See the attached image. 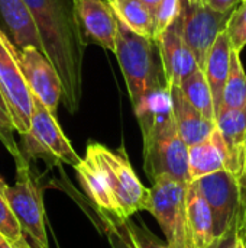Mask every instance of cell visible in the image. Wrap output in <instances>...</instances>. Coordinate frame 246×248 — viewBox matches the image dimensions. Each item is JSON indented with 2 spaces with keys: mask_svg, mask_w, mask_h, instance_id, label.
<instances>
[{
  "mask_svg": "<svg viewBox=\"0 0 246 248\" xmlns=\"http://www.w3.org/2000/svg\"><path fill=\"white\" fill-rule=\"evenodd\" d=\"M75 173L97 212L126 221L151 208V189L136 176L123 147L110 150L103 144L88 142Z\"/></svg>",
  "mask_w": 246,
  "mask_h": 248,
  "instance_id": "6da1fadb",
  "label": "cell"
},
{
  "mask_svg": "<svg viewBox=\"0 0 246 248\" xmlns=\"http://www.w3.org/2000/svg\"><path fill=\"white\" fill-rule=\"evenodd\" d=\"M23 1L38 28L42 49L61 77L62 103L75 113L83 96V62L88 45L77 19L75 0Z\"/></svg>",
  "mask_w": 246,
  "mask_h": 248,
  "instance_id": "7a4b0ae2",
  "label": "cell"
},
{
  "mask_svg": "<svg viewBox=\"0 0 246 248\" xmlns=\"http://www.w3.org/2000/svg\"><path fill=\"white\" fill-rule=\"evenodd\" d=\"M142 134L144 170L151 182L171 176L191 183L188 145L181 138L171 110L170 89L164 87L145 99L135 109Z\"/></svg>",
  "mask_w": 246,
  "mask_h": 248,
  "instance_id": "3957f363",
  "label": "cell"
},
{
  "mask_svg": "<svg viewBox=\"0 0 246 248\" xmlns=\"http://www.w3.org/2000/svg\"><path fill=\"white\" fill-rule=\"evenodd\" d=\"M117 17V16H116ZM133 110L152 93L168 87L154 39L141 36L117 19L116 52Z\"/></svg>",
  "mask_w": 246,
  "mask_h": 248,
  "instance_id": "277c9868",
  "label": "cell"
},
{
  "mask_svg": "<svg viewBox=\"0 0 246 248\" xmlns=\"http://www.w3.org/2000/svg\"><path fill=\"white\" fill-rule=\"evenodd\" d=\"M19 148L23 160L28 163L30 160L42 158L49 166L64 163L74 169L81 163V157L75 153L62 132L57 115H54L38 97H35L30 129L20 135Z\"/></svg>",
  "mask_w": 246,
  "mask_h": 248,
  "instance_id": "5b68a950",
  "label": "cell"
},
{
  "mask_svg": "<svg viewBox=\"0 0 246 248\" xmlns=\"http://www.w3.org/2000/svg\"><path fill=\"white\" fill-rule=\"evenodd\" d=\"M187 186L171 176H161L152 182L149 212L171 248H194L187 215Z\"/></svg>",
  "mask_w": 246,
  "mask_h": 248,
  "instance_id": "8992f818",
  "label": "cell"
},
{
  "mask_svg": "<svg viewBox=\"0 0 246 248\" xmlns=\"http://www.w3.org/2000/svg\"><path fill=\"white\" fill-rule=\"evenodd\" d=\"M16 164V182L13 186H9L6 182L3 183L4 196L26 240H30V246L33 248H49L42 190L32 176L28 161L20 160Z\"/></svg>",
  "mask_w": 246,
  "mask_h": 248,
  "instance_id": "52a82bcc",
  "label": "cell"
},
{
  "mask_svg": "<svg viewBox=\"0 0 246 248\" xmlns=\"http://www.w3.org/2000/svg\"><path fill=\"white\" fill-rule=\"evenodd\" d=\"M0 90L9 108L14 131L22 135L30 129L35 97L23 76L17 48L0 26Z\"/></svg>",
  "mask_w": 246,
  "mask_h": 248,
  "instance_id": "ba28073f",
  "label": "cell"
},
{
  "mask_svg": "<svg viewBox=\"0 0 246 248\" xmlns=\"http://www.w3.org/2000/svg\"><path fill=\"white\" fill-rule=\"evenodd\" d=\"M206 198L215 222L216 238L229 231L242 215L246 190L244 185L228 170H220L194 180Z\"/></svg>",
  "mask_w": 246,
  "mask_h": 248,
  "instance_id": "9c48e42d",
  "label": "cell"
},
{
  "mask_svg": "<svg viewBox=\"0 0 246 248\" xmlns=\"http://www.w3.org/2000/svg\"><path fill=\"white\" fill-rule=\"evenodd\" d=\"M232 13L233 12H216L207 4L206 0H183V36L203 71L209 52L217 36L226 31Z\"/></svg>",
  "mask_w": 246,
  "mask_h": 248,
  "instance_id": "30bf717a",
  "label": "cell"
},
{
  "mask_svg": "<svg viewBox=\"0 0 246 248\" xmlns=\"http://www.w3.org/2000/svg\"><path fill=\"white\" fill-rule=\"evenodd\" d=\"M19 62L26 83L35 97H38L54 115L62 102V83L54 64L45 52L35 46L17 49Z\"/></svg>",
  "mask_w": 246,
  "mask_h": 248,
  "instance_id": "8fae6325",
  "label": "cell"
},
{
  "mask_svg": "<svg viewBox=\"0 0 246 248\" xmlns=\"http://www.w3.org/2000/svg\"><path fill=\"white\" fill-rule=\"evenodd\" d=\"M168 89L177 87L199 67L196 57L183 36L181 15L157 41Z\"/></svg>",
  "mask_w": 246,
  "mask_h": 248,
  "instance_id": "7c38bea8",
  "label": "cell"
},
{
  "mask_svg": "<svg viewBox=\"0 0 246 248\" xmlns=\"http://www.w3.org/2000/svg\"><path fill=\"white\" fill-rule=\"evenodd\" d=\"M77 19L87 44L116 52L117 17L106 0H75Z\"/></svg>",
  "mask_w": 246,
  "mask_h": 248,
  "instance_id": "4fadbf2b",
  "label": "cell"
},
{
  "mask_svg": "<svg viewBox=\"0 0 246 248\" xmlns=\"http://www.w3.org/2000/svg\"><path fill=\"white\" fill-rule=\"evenodd\" d=\"M216 125L228 150L226 170L244 185L246 190V108L220 109Z\"/></svg>",
  "mask_w": 246,
  "mask_h": 248,
  "instance_id": "5bb4252c",
  "label": "cell"
},
{
  "mask_svg": "<svg viewBox=\"0 0 246 248\" xmlns=\"http://www.w3.org/2000/svg\"><path fill=\"white\" fill-rule=\"evenodd\" d=\"M170 94L174 122L184 142L191 147L209 138L217 128L216 122L207 119L199 109H196L187 100L178 86L171 87Z\"/></svg>",
  "mask_w": 246,
  "mask_h": 248,
  "instance_id": "9a60e30c",
  "label": "cell"
},
{
  "mask_svg": "<svg viewBox=\"0 0 246 248\" xmlns=\"http://www.w3.org/2000/svg\"><path fill=\"white\" fill-rule=\"evenodd\" d=\"M0 23L17 49L25 46L42 49L38 28L23 0H0Z\"/></svg>",
  "mask_w": 246,
  "mask_h": 248,
  "instance_id": "2e32d148",
  "label": "cell"
},
{
  "mask_svg": "<svg viewBox=\"0 0 246 248\" xmlns=\"http://www.w3.org/2000/svg\"><path fill=\"white\" fill-rule=\"evenodd\" d=\"M228 150L220 131L216 128L204 141L188 147V166L191 182L207 174L226 170Z\"/></svg>",
  "mask_w": 246,
  "mask_h": 248,
  "instance_id": "e0dca14e",
  "label": "cell"
},
{
  "mask_svg": "<svg viewBox=\"0 0 246 248\" xmlns=\"http://www.w3.org/2000/svg\"><path fill=\"white\" fill-rule=\"evenodd\" d=\"M187 215L194 248H209L215 241L212 209L196 182L187 186Z\"/></svg>",
  "mask_w": 246,
  "mask_h": 248,
  "instance_id": "ac0fdd59",
  "label": "cell"
},
{
  "mask_svg": "<svg viewBox=\"0 0 246 248\" xmlns=\"http://www.w3.org/2000/svg\"><path fill=\"white\" fill-rule=\"evenodd\" d=\"M232 51H233V46H232L229 33H228V31H223L217 36L216 42L213 44V46L209 52L206 65H204V74L207 77V81L210 84L213 99H215L216 116L222 106L223 90H225V84H226L229 68H231Z\"/></svg>",
  "mask_w": 246,
  "mask_h": 248,
  "instance_id": "d6986e66",
  "label": "cell"
},
{
  "mask_svg": "<svg viewBox=\"0 0 246 248\" xmlns=\"http://www.w3.org/2000/svg\"><path fill=\"white\" fill-rule=\"evenodd\" d=\"M115 15L135 33L155 41L154 12L142 0H106Z\"/></svg>",
  "mask_w": 246,
  "mask_h": 248,
  "instance_id": "ffe728a7",
  "label": "cell"
},
{
  "mask_svg": "<svg viewBox=\"0 0 246 248\" xmlns=\"http://www.w3.org/2000/svg\"><path fill=\"white\" fill-rule=\"evenodd\" d=\"M178 87L196 109H199L207 119L216 122V106L213 93L202 68H197L194 73L186 77Z\"/></svg>",
  "mask_w": 246,
  "mask_h": 248,
  "instance_id": "44dd1931",
  "label": "cell"
},
{
  "mask_svg": "<svg viewBox=\"0 0 246 248\" xmlns=\"http://www.w3.org/2000/svg\"><path fill=\"white\" fill-rule=\"evenodd\" d=\"M246 108V73L238 51H232L231 68L223 90L220 109H245ZM219 113V112H217Z\"/></svg>",
  "mask_w": 246,
  "mask_h": 248,
  "instance_id": "7402d4cb",
  "label": "cell"
},
{
  "mask_svg": "<svg viewBox=\"0 0 246 248\" xmlns=\"http://www.w3.org/2000/svg\"><path fill=\"white\" fill-rule=\"evenodd\" d=\"M183 12V0H161L154 10L155 22V42L164 32L180 17Z\"/></svg>",
  "mask_w": 246,
  "mask_h": 248,
  "instance_id": "603a6c76",
  "label": "cell"
},
{
  "mask_svg": "<svg viewBox=\"0 0 246 248\" xmlns=\"http://www.w3.org/2000/svg\"><path fill=\"white\" fill-rule=\"evenodd\" d=\"M3 183L4 180L0 177V232L7 237L13 244H20L26 241V237L7 203V199L3 192Z\"/></svg>",
  "mask_w": 246,
  "mask_h": 248,
  "instance_id": "cb8c5ba5",
  "label": "cell"
},
{
  "mask_svg": "<svg viewBox=\"0 0 246 248\" xmlns=\"http://www.w3.org/2000/svg\"><path fill=\"white\" fill-rule=\"evenodd\" d=\"M14 132L16 131L13 126V121H12L9 108L6 105V100H4L3 93L0 90V141L17 163V161L23 160V157H22L19 144L14 140V135H13Z\"/></svg>",
  "mask_w": 246,
  "mask_h": 248,
  "instance_id": "d4e9b609",
  "label": "cell"
},
{
  "mask_svg": "<svg viewBox=\"0 0 246 248\" xmlns=\"http://www.w3.org/2000/svg\"><path fill=\"white\" fill-rule=\"evenodd\" d=\"M125 230L129 235L130 243L135 248H171L168 243L161 241L157 235H154L144 222H135L130 219L123 221Z\"/></svg>",
  "mask_w": 246,
  "mask_h": 248,
  "instance_id": "484cf974",
  "label": "cell"
},
{
  "mask_svg": "<svg viewBox=\"0 0 246 248\" xmlns=\"http://www.w3.org/2000/svg\"><path fill=\"white\" fill-rule=\"evenodd\" d=\"M226 31L233 49L241 52L246 46V3H241L239 7L233 10Z\"/></svg>",
  "mask_w": 246,
  "mask_h": 248,
  "instance_id": "4316f807",
  "label": "cell"
},
{
  "mask_svg": "<svg viewBox=\"0 0 246 248\" xmlns=\"http://www.w3.org/2000/svg\"><path fill=\"white\" fill-rule=\"evenodd\" d=\"M97 214H99L100 219L103 221L104 232L109 238L112 248H135L129 240V235L125 230L123 221L112 218L107 214H101V212H97Z\"/></svg>",
  "mask_w": 246,
  "mask_h": 248,
  "instance_id": "83f0119b",
  "label": "cell"
},
{
  "mask_svg": "<svg viewBox=\"0 0 246 248\" xmlns=\"http://www.w3.org/2000/svg\"><path fill=\"white\" fill-rule=\"evenodd\" d=\"M239 228H241V219L229 231H226L223 235L215 238V241L212 243V246L209 248H236V240H238Z\"/></svg>",
  "mask_w": 246,
  "mask_h": 248,
  "instance_id": "f1b7e54d",
  "label": "cell"
},
{
  "mask_svg": "<svg viewBox=\"0 0 246 248\" xmlns=\"http://www.w3.org/2000/svg\"><path fill=\"white\" fill-rule=\"evenodd\" d=\"M206 1L216 12L229 13V12H233L236 9V6L241 4L244 0H206Z\"/></svg>",
  "mask_w": 246,
  "mask_h": 248,
  "instance_id": "f546056e",
  "label": "cell"
},
{
  "mask_svg": "<svg viewBox=\"0 0 246 248\" xmlns=\"http://www.w3.org/2000/svg\"><path fill=\"white\" fill-rule=\"evenodd\" d=\"M0 248H33L30 246V243L26 240L20 244H13L7 237H4L1 232H0Z\"/></svg>",
  "mask_w": 246,
  "mask_h": 248,
  "instance_id": "4dcf8cb0",
  "label": "cell"
},
{
  "mask_svg": "<svg viewBox=\"0 0 246 248\" xmlns=\"http://www.w3.org/2000/svg\"><path fill=\"white\" fill-rule=\"evenodd\" d=\"M236 248H246V237L241 228H239V234H238V240H236Z\"/></svg>",
  "mask_w": 246,
  "mask_h": 248,
  "instance_id": "1f68e13d",
  "label": "cell"
},
{
  "mask_svg": "<svg viewBox=\"0 0 246 248\" xmlns=\"http://www.w3.org/2000/svg\"><path fill=\"white\" fill-rule=\"evenodd\" d=\"M241 230L246 237V199L244 203V209H242V215H241Z\"/></svg>",
  "mask_w": 246,
  "mask_h": 248,
  "instance_id": "d6a6232c",
  "label": "cell"
},
{
  "mask_svg": "<svg viewBox=\"0 0 246 248\" xmlns=\"http://www.w3.org/2000/svg\"><path fill=\"white\" fill-rule=\"evenodd\" d=\"M142 1H145V3L151 7V10L154 12V10H155V7L158 6V3H159L161 0H142Z\"/></svg>",
  "mask_w": 246,
  "mask_h": 248,
  "instance_id": "836d02e7",
  "label": "cell"
},
{
  "mask_svg": "<svg viewBox=\"0 0 246 248\" xmlns=\"http://www.w3.org/2000/svg\"><path fill=\"white\" fill-rule=\"evenodd\" d=\"M242 3H246V0H244V1H242Z\"/></svg>",
  "mask_w": 246,
  "mask_h": 248,
  "instance_id": "e575fe53",
  "label": "cell"
}]
</instances>
